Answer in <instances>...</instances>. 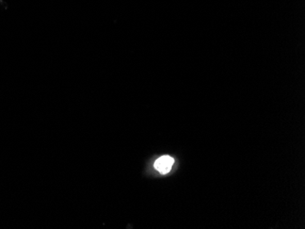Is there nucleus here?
Masks as SVG:
<instances>
[{
    "label": "nucleus",
    "mask_w": 305,
    "mask_h": 229,
    "mask_svg": "<svg viewBox=\"0 0 305 229\" xmlns=\"http://www.w3.org/2000/svg\"><path fill=\"white\" fill-rule=\"evenodd\" d=\"M175 163L174 158L168 155H164L154 162V168L162 174H166L170 172L172 166Z\"/></svg>",
    "instance_id": "f257e3e1"
}]
</instances>
